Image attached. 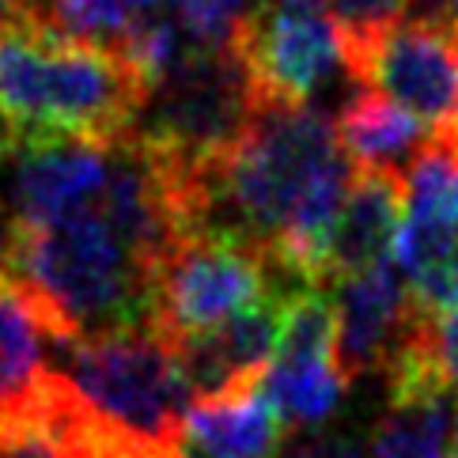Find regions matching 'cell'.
<instances>
[{
  "label": "cell",
  "mask_w": 458,
  "mask_h": 458,
  "mask_svg": "<svg viewBox=\"0 0 458 458\" xmlns=\"http://www.w3.org/2000/svg\"><path fill=\"white\" fill-rule=\"evenodd\" d=\"M152 80L118 46L72 35L35 4L0 15V156L23 144H114L137 125Z\"/></svg>",
  "instance_id": "cell-1"
},
{
  "label": "cell",
  "mask_w": 458,
  "mask_h": 458,
  "mask_svg": "<svg viewBox=\"0 0 458 458\" xmlns=\"http://www.w3.org/2000/svg\"><path fill=\"white\" fill-rule=\"evenodd\" d=\"M0 269L20 284L54 345L152 322L156 310L159 266L122 232L99 198L57 220H8Z\"/></svg>",
  "instance_id": "cell-2"
},
{
  "label": "cell",
  "mask_w": 458,
  "mask_h": 458,
  "mask_svg": "<svg viewBox=\"0 0 458 458\" xmlns=\"http://www.w3.org/2000/svg\"><path fill=\"white\" fill-rule=\"evenodd\" d=\"M341 159L322 110L266 103L235 148L201 174L205 232H232L273 254L303 198Z\"/></svg>",
  "instance_id": "cell-3"
},
{
  "label": "cell",
  "mask_w": 458,
  "mask_h": 458,
  "mask_svg": "<svg viewBox=\"0 0 458 458\" xmlns=\"http://www.w3.org/2000/svg\"><path fill=\"white\" fill-rule=\"evenodd\" d=\"M57 368L95 417L156 451H186L193 386L171 334L156 322L122 326L61 345Z\"/></svg>",
  "instance_id": "cell-4"
},
{
  "label": "cell",
  "mask_w": 458,
  "mask_h": 458,
  "mask_svg": "<svg viewBox=\"0 0 458 458\" xmlns=\"http://www.w3.org/2000/svg\"><path fill=\"white\" fill-rule=\"evenodd\" d=\"M266 106L261 91L232 46L186 42L144 103L133 133L163 159L190 174H205L254 125Z\"/></svg>",
  "instance_id": "cell-5"
},
{
  "label": "cell",
  "mask_w": 458,
  "mask_h": 458,
  "mask_svg": "<svg viewBox=\"0 0 458 458\" xmlns=\"http://www.w3.org/2000/svg\"><path fill=\"white\" fill-rule=\"evenodd\" d=\"M284 284L296 281L258 242L232 232H193L159 266L152 322L171 337H193Z\"/></svg>",
  "instance_id": "cell-6"
},
{
  "label": "cell",
  "mask_w": 458,
  "mask_h": 458,
  "mask_svg": "<svg viewBox=\"0 0 458 458\" xmlns=\"http://www.w3.org/2000/svg\"><path fill=\"white\" fill-rule=\"evenodd\" d=\"M232 50L266 103L307 106L326 80L345 69V38L322 0H266L239 23Z\"/></svg>",
  "instance_id": "cell-7"
},
{
  "label": "cell",
  "mask_w": 458,
  "mask_h": 458,
  "mask_svg": "<svg viewBox=\"0 0 458 458\" xmlns=\"http://www.w3.org/2000/svg\"><path fill=\"white\" fill-rule=\"evenodd\" d=\"M345 72L356 88H379L413 110L432 133L458 129V27L439 15L394 23L356 50Z\"/></svg>",
  "instance_id": "cell-8"
},
{
  "label": "cell",
  "mask_w": 458,
  "mask_h": 458,
  "mask_svg": "<svg viewBox=\"0 0 458 458\" xmlns=\"http://www.w3.org/2000/svg\"><path fill=\"white\" fill-rule=\"evenodd\" d=\"M349 371L337 349V303L318 284H300L288 296L284 337L266 390L288 428H318L349 394Z\"/></svg>",
  "instance_id": "cell-9"
},
{
  "label": "cell",
  "mask_w": 458,
  "mask_h": 458,
  "mask_svg": "<svg viewBox=\"0 0 458 458\" xmlns=\"http://www.w3.org/2000/svg\"><path fill=\"white\" fill-rule=\"evenodd\" d=\"M114 144L46 140L0 156V163H8V220L42 224L91 205L110 178Z\"/></svg>",
  "instance_id": "cell-10"
},
{
  "label": "cell",
  "mask_w": 458,
  "mask_h": 458,
  "mask_svg": "<svg viewBox=\"0 0 458 458\" xmlns=\"http://www.w3.org/2000/svg\"><path fill=\"white\" fill-rule=\"evenodd\" d=\"M337 349L349 379L386 371L413 326V296L394 261L337 281Z\"/></svg>",
  "instance_id": "cell-11"
},
{
  "label": "cell",
  "mask_w": 458,
  "mask_h": 458,
  "mask_svg": "<svg viewBox=\"0 0 458 458\" xmlns=\"http://www.w3.org/2000/svg\"><path fill=\"white\" fill-rule=\"evenodd\" d=\"M405 216H409L405 174L356 171L330 239V281L337 284L356 273L386 266L394 258V242Z\"/></svg>",
  "instance_id": "cell-12"
},
{
  "label": "cell",
  "mask_w": 458,
  "mask_h": 458,
  "mask_svg": "<svg viewBox=\"0 0 458 458\" xmlns=\"http://www.w3.org/2000/svg\"><path fill=\"white\" fill-rule=\"evenodd\" d=\"M288 424L266 386L193 402L186 413L190 458H276Z\"/></svg>",
  "instance_id": "cell-13"
},
{
  "label": "cell",
  "mask_w": 458,
  "mask_h": 458,
  "mask_svg": "<svg viewBox=\"0 0 458 458\" xmlns=\"http://www.w3.org/2000/svg\"><path fill=\"white\" fill-rule=\"evenodd\" d=\"M337 140L341 152L352 159L356 171H398L402 163L417 159V152L428 144V125H424L413 110L398 106L394 99L371 91V88H356L352 99L341 106L337 114Z\"/></svg>",
  "instance_id": "cell-14"
},
{
  "label": "cell",
  "mask_w": 458,
  "mask_h": 458,
  "mask_svg": "<svg viewBox=\"0 0 458 458\" xmlns=\"http://www.w3.org/2000/svg\"><path fill=\"white\" fill-rule=\"evenodd\" d=\"M0 458H88L76 432V390L61 371L20 405L0 409Z\"/></svg>",
  "instance_id": "cell-15"
},
{
  "label": "cell",
  "mask_w": 458,
  "mask_h": 458,
  "mask_svg": "<svg viewBox=\"0 0 458 458\" xmlns=\"http://www.w3.org/2000/svg\"><path fill=\"white\" fill-rule=\"evenodd\" d=\"M390 261L424 315L447 318L458 310V227L405 216Z\"/></svg>",
  "instance_id": "cell-16"
},
{
  "label": "cell",
  "mask_w": 458,
  "mask_h": 458,
  "mask_svg": "<svg viewBox=\"0 0 458 458\" xmlns=\"http://www.w3.org/2000/svg\"><path fill=\"white\" fill-rule=\"evenodd\" d=\"M451 390H402L386 398V413L375 420V458H447L451 451Z\"/></svg>",
  "instance_id": "cell-17"
},
{
  "label": "cell",
  "mask_w": 458,
  "mask_h": 458,
  "mask_svg": "<svg viewBox=\"0 0 458 458\" xmlns=\"http://www.w3.org/2000/svg\"><path fill=\"white\" fill-rule=\"evenodd\" d=\"M42 326L20 284L0 269V409L27 402L50 375L42 360Z\"/></svg>",
  "instance_id": "cell-18"
},
{
  "label": "cell",
  "mask_w": 458,
  "mask_h": 458,
  "mask_svg": "<svg viewBox=\"0 0 458 458\" xmlns=\"http://www.w3.org/2000/svg\"><path fill=\"white\" fill-rule=\"evenodd\" d=\"M409 216L458 227V129L432 133V140L405 167Z\"/></svg>",
  "instance_id": "cell-19"
},
{
  "label": "cell",
  "mask_w": 458,
  "mask_h": 458,
  "mask_svg": "<svg viewBox=\"0 0 458 458\" xmlns=\"http://www.w3.org/2000/svg\"><path fill=\"white\" fill-rule=\"evenodd\" d=\"M409 4L413 0H326V8L341 27V38H345V69L356 50H364L371 38L405 20Z\"/></svg>",
  "instance_id": "cell-20"
},
{
  "label": "cell",
  "mask_w": 458,
  "mask_h": 458,
  "mask_svg": "<svg viewBox=\"0 0 458 458\" xmlns=\"http://www.w3.org/2000/svg\"><path fill=\"white\" fill-rule=\"evenodd\" d=\"M171 4L178 27L205 46H232L239 23L250 12V0H171Z\"/></svg>",
  "instance_id": "cell-21"
},
{
  "label": "cell",
  "mask_w": 458,
  "mask_h": 458,
  "mask_svg": "<svg viewBox=\"0 0 458 458\" xmlns=\"http://www.w3.org/2000/svg\"><path fill=\"white\" fill-rule=\"evenodd\" d=\"M288 458H375V454H371V447L364 451V447L352 444V439H345V436H318V439H307V444H300Z\"/></svg>",
  "instance_id": "cell-22"
},
{
  "label": "cell",
  "mask_w": 458,
  "mask_h": 458,
  "mask_svg": "<svg viewBox=\"0 0 458 458\" xmlns=\"http://www.w3.org/2000/svg\"><path fill=\"white\" fill-rule=\"evenodd\" d=\"M436 360L444 368L447 383L458 386V310L447 318H436Z\"/></svg>",
  "instance_id": "cell-23"
},
{
  "label": "cell",
  "mask_w": 458,
  "mask_h": 458,
  "mask_svg": "<svg viewBox=\"0 0 458 458\" xmlns=\"http://www.w3.org/2000/svg\"><path fill=\"white\" fill-rule=\"evenodd\" d=\"M99 458H186V451H156V447H144V444H137V439H129L118 428H110Z\"/></svg>",
  "instance_id": "cell-24"
},
{
  "label": "cell",
  "mask_w": 458,
  "mask_h": 458,
  "mask_svg": "<svg viewBox=\"0 0 458 458\" xmlns=\"http://www.w3.org/2000/svg\"><path fill=\"white\" fill-rule=\"evenodd\" d=\"M432 4H436L432 15H439V20H447V23L458 27V0H432Z\"/></svg>",
  "instance_id": "cell-25"
},
{
  "label": "cell",
  "mask_w": 458,
  "mask_h": 458,
  "mask_svg": "<svg viewBox=\"0 0 458 458\" xmlns=\"http://www.w3.org/2000/svg\"><path fill=\"white\" fill-rule=\"evenodd\" d=\"M129 8H133L137 15H140V12H156V8H159V0H129Z\"/></svg>",
  "instance_id": "cell-26"
},
{
  "label": "cell",
  "mask_w": 458,
  "mask_h": 458,
  "mask_svg": "<svg viewBox=\"0 0 458 458\" xmlns=\"http://www.w3.org/2000/svg\"><path fill=\"white\" fill-rule=\"evenodd\" d=\"M447 458H458V420H454V428H451V451Z\"/></svg>",
  "instance_id": "cell-27"
}]
</instances>
